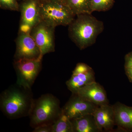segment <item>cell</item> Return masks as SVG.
I'll list each match as a JSON object with an SVG mask.
<instances>
[{"mask_svg": "<svg viewBox=\"0 0 132 132\" xmlns=\"http://www.w3.org/2000/svg\"><path fill=\"white\" fill-rule=\"evenodd\" d=\"M34 99L31 88L17 83L2 92L0 96V108L10 119L29 116Z\"/></svg>", "mask_w": 132, "mask_h": 132, "instance_id": "cell-1", "label": "cell"}, {"mask_svg": "<svg viewBox=\"0 0 132 132\" xmlns=\"http://www.w3.org/2000/svg\"><path fill=\"white\" fill-rule=\"evenodd\" d=\"M76 16L68 26L69 35L76 46L82 50L95 43L98 36L104 30V24L92 14Z\"/></svg>", "mask_w": 132, "mask_h": 132, "instance_id": "cell-2", "label": "cell"}, {"mask_svg": "<svg viewBox=\"0 0 132 132\" xmlns=\"http://www.w3.org/2000/svg\"><path fill=\"white\" fill-rule=\"evenodd\" d=\"M58 98L51 94L42 95L34 99L29 114L32 128L43 125H53L62 112Z\"/></svg>", "mask_w": 132, "mask_h": 132, "instance_id": "cell-3", "label": "cell"}, {"mask_svg": "<svg viewBox=\"0 0 132 132\" xmlns=\"http://www.w3.org/2000/svg\"><path fill=\"white\" fill-rule=\"evenodd\" d=\"M40 13L42 20L50 26H69L75 15L62 0H42Z\"/></svg>", "mask_w": 132, "mask_h": 132, "instance_id": "cell-4", "label": "cell"}, {"mask_svg": "<svg viewBox=\"0 0 132 132\" xmlns=\"http://www.w3.org/2000/svg\"><path fill=\"white\" fill-rule=\"evenodd\" d=\"M42 59H23L14 61L16 83L31 88L42 68Z\"/></svg>", "mask_w": 132, "mask_h": 132, "instance_id": "cell-5", "label": "cell"}, {"mask_svg": "<svg viewBox=\"0 0 132 132\" xmlns=\"http://www.w3.org/2000/svg\"><path fill=\"white\" fill-rule=\"evenodd\" d=\"M42 0H24L20 4L21 13L19 31L30 33L42 21L40 13Z\"/></svg>", "mask_w": 132, "mask_h": 132, "instance_id": "cell-6", "label": "cell"}, {"mask_svg": "<svg viewBox=\"0 0 132 132\" xmlns=\"http://www.w3.org/2000/svg\"><path fill=\"white\" fill-rule=\"evenodd\" d=\"M55 28L42 20L29 33L39 48L42 58L45 55L55 52Z\"/></svg>", "mask_w": 132, "mask_h": 132, "instance_id": "cell-7", "label": "cell"}, {"mask_svg": "<svg viewBox=\"0 0 132 132\" xmlns=\"http://www.w3.org/2000/svg\"><path fill=\"white\" fill-rule=\"evenodd\" d=\"M15 43L14 61L23 59H42L39 48L29 33L19 31Z\"/></svg>", "mask_w": 132, "mask_h": 132, "instance_id": "cell-8", "label": "cell"}, {"mask_svg": "<svg viewBox=\"0 0 132 132\" xmlns=\"http://www.w3.org/2000/svg\"><path fill=\"white\" fill-rule=\"evenodd\" d=\"M98 106L88 101L75 93L62 108L63 113L71 120L88 114H93Z\"/></svg>", "mask_w": 132, "mask_h": 132, "instance_id": "cell-9", "label": "cell"}, {"mask_svg": "<svg viewBox=\"0 0 132 132\" xmlns=\"http://www.w3.org/2000/svg\"><path fill=\"white\" fill-rule=\"evenodd\" d=\"M75 94L98 106L109 104L105 90L95 81L80 88Z\"/></svg>", "mask_w": 132, "mask_h": 132, "instance_id": "cell-10", "label": "cell"}, {"mask_svg": "<svg viewBox=\"0 0 132 132\" xmlns=\"http://www.w3.org/2000/svg\"><path fill=\"white\" fill-rule=\"evenodd\" d=\"M93 114L101 132H111L113 130L116 124L112 106L109 104L99 106Z\"/></svg>", "mask_w": 132, "mask_h": 132, "instance_id": "cell-11", "label": "cell"}, {"mask_svg": "<svg viewBox=\"0 0 132 132\" xmlns=\"http://www.w3.org/2000/svg\"><path fill=\"white\" fill-rule=\"evenodd\" d=\"M114 111L116 126L122 131H132V107L119 102L112 105Z\"/></svg>", "mask_w": 132, "mask_h": 132, "instance_id": "cell-12", "label": "cell"}, {"mask_svg": "<svg viewBox=\"0 0 132 132\" xmlns=\"http://www.w3.org/2000/svg\"><path fill=\"white\" fill-rule=\"evenodd\" d=\"M95 81V73L92 69L84 73L72 74L70 79L66 82V85L72 93H75L80 88Z\"/></svg>", "mask_w": 132, "mask_h": 132, "instance_id": "cell-13", "label": "cell"}, {"mask_svg": "<svg viewBox=\"0 0 132 132\" xmlns=\"http://www.w3.org/2000/svg\"><path fill=\"white\" fill-rule=\"evenodd\" d=\"M73 132H100L93 114L71 120Z\"/></svg>", "mask_w": 132, "mask_h": 132, "instance_id": "cell-14", "label": "cell"}, {"mask_svg": "<svg viewBox=\"0 0 132 132\" xmlns=\"http://www.w3.org/2000/svg\"><path fill=\"white\" fill-rule=\"evenodd\" d=\"M76 16L82 14H92L91 0H62Z\"/></svg>", "mask_w": 132, "mask_h": 132, "instance_id": "cell-15", "label": "cell"}, {"mask_svg": "<svg viewBox=\"0 0 132 132\" xmlns=\"http://www.w3.org/2000/svg\"><path fill=\"white\" fill-rule=\"evenodd\" d=\"M52 132H73L72 121L62 111L52 125Z\"/></svg>", "mask_w": 132, "mask_h": 132, "instance_id": "cell-16", "label": "cell"}, {"mask_svg": "<svg viewBox=\"0 0 132 132\" xmlns=\"http://www.w3.org/2000/svg\"><path fill=\"white\" fill-rule=\"evenodd\" d=\"M115 0H91L92 13L94 12H106L113 6Z\"/></svg>", "mask_w": 132, "mask_h": 132, "instance_id": "cell-17", "label": "cell"}, {"mask_svg": "<svg viewBox=\"0 0 132 132\" xmlns=\"http://www.w3.org/2000/svg\"><path fill=\"white\" fill-rule=\"evenodd\" d=\"M0 7L6 10L19 11L20 4L18 0H0Z\"/></svg>", "mask_w": 132, "mask_h": 132, "instance_id": "cell-18", "label": "cell"}, {"mask_svg": "<svg viewBox=\"0 0 132 132\" xmlns=\"http://www.w3.org/2000/svg\"><path fill=\"white\" fill-rule=\"evenodd\" d=\"M92 68L90 66L83 63H79L77 64L74 70L72 72V74H78L84 73L92 70Z\"/></svg>", "mask_w": 132, "mask_h": 132, "instance_id": "cell-19", "label": "cell"}, {"mask_svg": "<svg viewBox=\"0 0 132 132\" xmlns=\"http://www.w3.org/2000/svg\"><path fill=\"white\" fill-rule=\"evenodd\" d=\"M52 125H43L34 128L33 132H52Z\"/></svg>", "mask_w": 132, "mask_h": 132, "instance_id": "cell-20", "label": "cell"}, {"mask_svg": "<svg viewBox=\"0 0 132 132\" xmlns=\"http://www.w3.org/2000/svg\"><path fill=\"white\" fill-rule=\"evenodd\" d=\"M125 67L132 68V52L125 56Z\"/></svg>", "mask_w": 132, "mask_h": 132, "instance_id": "cell-21", "label": "cell"}, {"mask_svg": "<svg viewBox=\"0 0 132 132\" xmlns=\"http://www.w3.org/2000/svg\"><path fill=\"white\" fill-rule=\"evenodd\" d=\"M125 71L128 79L132 83V68H125Z\"/></svg>", "mask_w": 132, "mask_h": 132, "instance_id": "cell-22", "label": "cell"}, {"mask_svg": "<svg viewBox=\"0 0 132 132\" xmlns=\"http://www.w3.org/2000/svg\"><path fill=\"white\" fill-rule=\"evenodd\" d=\"M24 1V0H22V1Z\"/></svg>", "mask_w": 132, "mask_h": 132, "instance_id": "cell-23", "label": "cell"}]
</instances>
